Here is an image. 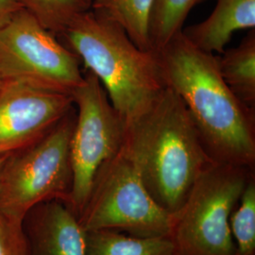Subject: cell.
<instances>
[{
  "label": "cell",
  "mask_w": 255,
  "mask_h": 255,
  "mask_svg": "<svg viewBox=\"0 0 255 255\" xmlns=\"http://www.w3.org/2000/svg\"><path fill=\"white\" fill-rule=\"evenodd\" d=\"M157 54L164 83L183 102L210 160L255 168V110L223 81L218 57L193 46L182 31Z\"/></svg>",
  "instance_id": "cell-1"
},
{
  "label": "cell",
  "mask_w": 255,
  "mask_h": 255,
  "mask_svg": "<svg viewBox=\"0 0 255 255\" xmlns=\"http://www.w3.org/2000/svg\"><path fill=\"white\" fill-rule=\"evenodd\" d=\"M122 146L146 190L171 215L182 207L196 179L212 162L183 102L169 87L128 125Z\"/></svg>",
  "instance_id": "cell-2"
},
{
  "label": "cell",
  "mask_w": 255,
  "mask_h": 255,
  "mask_svg": "<svg viewBox=\"0 0 255 255\" xmlns=\"http://www.w3.org/2000/svg\"><path fill=\"white\" fill-rule=\"evenodd\" d=\"M58 39L98 77L126 127L150 109L166 88L157 52L139 48L122 27L92 9Z\"/></svg>",
  "instance_id": "cell-3"
},
{
  "label": "cell",
  "mask_w": 255,
  "mask_h": 255,
  "mask_svg": "<svg viewBox=\"0 0 255 255\" xmlns=\"http://www.w3.org/2000/svg\"><path fill=\"white\" fill-rule=\"evenodd\" d=\"M255 168L211 162L173 215L174 255H237L230 217Z\"/></svg>",
  "instance_id": "cell-4"
},
{
  "label": "cell",
  "mask_w": 255,
  "mask_h": 255,
  "mask_svg": "<svg viewBox=\"0 0 255 255\" xmlns=\"http://www.w3.org/2000/svg\"><path fill=\"white\" fill-rule=\"evenodd\" d=\"M75 122L74 105L36 143L8 155L0 180V213L23 221L39 203H67L73 182L70 141Z\"/></svg>",
  "instance_id": "cell-5"
},
{
  "label": "cell",
  "mask_w": 255,
  "mask_h": 255,
  "mask_svg": "<svg viewBox=\"0 0 255 255\" xmlns=\"http://www.w3.org/2000/svg\"><path fill=\"white\" fill-rule=\"evenodd\" d=\"M79 220L85 232L112 230L169 238L173 215L153 200L121 146L97 174Z\"/></svg>",
  "instance_id": "cell-6"
},
{
  "label": "cell",
  "mask_w": 255,
  "mask_h": 255,
  "mask_svg": "<svg viewBox=\"0 0 255 255\" xmlns=\"http://www.w3.org/2000/svg\"><path fill=\"white\" fill-rule=\"evenodd\" d=\"M80 58L21 9L0 27V81L72 95L83 82Z\"/></svg>",
  "instance_id": "cell-7"
},
{
  "label": "cell",
  "mask_w": 255,
  "mask_h": 255,
  "mask_svg": "<svg viewBox=\"0 0 255 255\" xmlns=\"http://www.w3.org/2000/svg\"><path fill=\"white\" fill-rule=\"evenodd\" d=\"M83 82L73 93L76 122L70 141L72 189L65 203L79 218L101 166L123 144L126 124L114 108L98 77L83 72Z\"/></svg>",
  "instance_id": "cell-8"
},
{
  "label": "cell",
  "mask_w": 255,
  "mask_h": 255,
  "mask_svg": "<svg viewBox=\"0 0 255 255\" xmlns=\"http://www.w3.org/2000/svg\"><path fill=\"white\" fill-rule=\"evenodd\" d=\"M73 107L71 95L24 82H2L0 154H10L36 143Z\"/></svg>",
  "instance_id": "cell-9"
},
{
  "label": "cell",
  "mask_w": 255,
  "mask_h": 255,
  "mask_svg": "<svg viewBox=\"0 0 255 255\" xmlns=\"http://www.w3.org/2000/svg\"><path fill=\"white\" fill-rule=\"evenodd\" d=\"M22 224L29 255H86V232L64 201L37 204Z\"/></svg>",
  "instance_id": "cell-10"
},
{
  "label": "cell",
  "mask_w": 255,
  "mask_h": 255,
  "mask_svg": "<svg viewBox=\"0 0 255 255\" xmlns=\"http://www.w3.org/2000/svg\"><path fill=\"white\" fill-rule=\"evenodd\" d=\"M254 28L255 0H217L207 18L182 28V32L197 48L211 54H221L235 31Z\"/></svg>",
  "instance_id": "cell-11"
},
{
  "label": "cell",
  "mask_w": 255,
  "mask_h": 255,
  "mask_svg": "<svg viewBox=\"0 0 255 255\" xmlns=\"http://www.w3.org/2000/svg\"><path fill=\"white\" fill-rule=\"evenodd\" d=\"M218 57L219 73L237 99L255 110V29L241 43Z\"/></svg>",
  "instance_id": "cell-12"
},
{
  "label": "cell",
  "mask_w": 255,
  "mask_h": 255,
  "mask_svg": "<svg viewBox=\"0 0 255 255\" xmlns=\"http://www.w3.org/2000/svg\"><path fill=\"white\" fill-rule=\"evenodd\" d=\"M155 0H92L91 9L117 23L143 50H152L149 19Z\"/></svg>",
  "instance_id": "cell-13"
},
{
  "label": "cell",
  "mask_w": 255,
  "mask_h": 255,
  "mask_svg": "<svg viewBox=\"0 0 255 255\" xmlns=\"http://www.w3.org/2000/svg\"><path fill=\"white\" fill-rule=\"evenodd\" d=\"M86 255H174L168 237H137L112 230L86 232Z\"/></svg>",
  "instance_id": "cell-14"
},
{
  "label": "cell",
  "mask_w": 255,
  "mask_h": 255,
  "mask_svg": "<svg viewBox=\"0 0 255 255\" xmlns=\"http://www.w3.org/2000/svg\"><path fill=\"white\" fill-rule=\"evenodd\" d=\"M203 0H155L149 19V42L158 52L180 33L191 9Z\"/></svg>",
  "instance_id": "cell-15"
},
{
  "label": "cell",
  "mask_w": 255,
  "mask_h": 255,
  "mask_svg": "<svg viewBox=\"0 0 255 255\" xmlns=\"http://www.w3.org/2000/svg\"><path fill=\"white\" fill-rule=\"evenodd\" d=\"M37 21L60 37L75 19L91 9L92 0H15Z\"/></svg>",
  "instance_id": "cell-16"
},
{
  "label": "cell",
  "mask_w": 255,
  "mask_h": 255,
  "mask_svg": "<svg viewBox=\"0 0 255 255\" xmlns=\"http://www.w3.org/2000/svg\"><path fill=\"white\" fill-rule=\"evenodd\" d=\"M230 229L237 255H255V175L231 214Z\"/></svg>",
  "instance_id": "cell-17"
},
{
  "label": "cell",
  "mask_w": 255,
  "mask_h": 255,
  "mask_svg": "<svg viewBox=\"0 0 255 255\" xmlns=\"http://www.w3.org/2000/svg\"><path fill=\"white\" fill-rule=\"evenodd\" d=\"M0 255H29L22 221L0 213Z\"/></svg>",
  "instance_id": "cell-18"
},
{
  "label": "cell",
  "mask_w": 255,
  "mask_h": 255,
  "mask_svg": "<svg viewBox=\"0 0 255 255\" xmlns=\"http://www.w3.org/2000/svg\"><path fill=\"white\" fill-rule=\"evenodd\" d=\"M21 9L15 0H0V27L5 26Z\"/></svg>",
  "instance_id": "cell-19"
},
{
  "label": "cell",
  "mask_w": 255,
  "mask_h": 255,
  "mask_svg": "<svg viewBox=\"0 0 255 255\" xmlns=\"http://www.w3.org/2000/svg\"><path fill=\"white\" fill-rule=\"evenodd\" d=\"M9 154H0V180H1V175H2V170H3V166L5 164V161L7 159Z\"/></svg>",
  "instance_id": "cell-20"
},
{
  "label": "cell",
  "mask_w": 255,
  "mask_h": 255,
  "mask_svg": "<svg viewBox=\"0 0 255 255\" xmlns=\"http://www.w3.org/2000/svg\"><path fill=\"white\" fill-rule=\"evenodd\" d=\"M1 83H2V82H1V81H0V85H1Z\"/></svg>",
  "instance_id": "cell-21"
},
{
  "label": "cell",
  "mask_w": 255,
  "mask_h": 255,
  "mask_svg": "<svg viewBox=\"0 0 255 255\" xmlns=\"http://www.w3.org/2000/svg\"></svg>",
  "instance_id": "cell-22"
}]
</instances>
